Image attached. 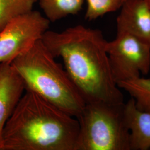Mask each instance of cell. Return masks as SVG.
<instances>
[{
	"label": "cell",
	"mask_w": 150,
	"mask_h": 150,
	"mask_svg": "<svg viewBox=\"0 0 150 150\" xmlns=\"http://www.w3.org/2000/svg\"><path fill=\"white\" fill-rule=\"evenodd\" d=\"M38 0H0V31L16 16L33 10Z\"/></svg>",
	"instance_id": "12"
},
{
	"label": "cell",
	"mask_w": 150,
	"mask_h": 150,
	"mask_svg": "<svg viewBox=\"0 0 150 150\" xmlns=\"http://www.w3.org/2000/svg\"><path fill=\"white\" fill-rule=\"evenodd\" d=\"M123 110L130 133L131 150L150 149V113L138 109L132 97L124 103Z\"/></svg>",
	"instance_id": "9"
},
{
	"label": "cell",
	"mask_w": 150,
	"mask_h": 150,
	"mask_svg": "<svg viewBox=\"0 0 150 150\" xmlns=\"http://www.w3.org/2000/svg\"><path fill=\"white\" fill-rule=\"evenodd\" d=\"M117 85L120 89H123L131 95L138 109L150 113V79L140 76L121 81Z\"/></svg>",
	"instance_id": "11"
},
{
	"label": "cell",
	"mask_w": 150,
	"mask_h": 150,
	"mask_svg": "<svg viewBox=\"0 0 150 150\" xmlns=\"http://www.w3.org/2000/svg\"><path fill=\"white\" fill-rule=\"evenodd\" d=\"M77 119L25 90L6 123L0 150H76Z\"/></svg>",
	"instance_id": "2"
},
{
	"label": "cell",
	"mask_w": 150,
	"mask_h": 150,
	"mask_svg": "<svg viewBox=\"0 0 150 150\" xmlns=\"http://www.w3.org/2000/svg\"><path fill=\"white\" fill-rule=\"evenodd\" d=\"M87 8L85 18L89 21L118 10L124 0H86Z\"/></svg>",
	"instance_id": "13"
},
{
	"label": "cell",
	"mask_w": 150,
	"mask_h": 150,
	"mask_svg": "<svg viewBox=\"0 0 150 150\" xmlns=\"http://www.w3.org/2000/svg\"><path fill=\"white\" fill-rule=\"evenodd\" d=\"M25 91L23 81L11 63H0V140Z\"/></svg>",
	"instance_id": "8"
},
{
	"label": "cell",
	"mask_w": 150,
	"mask_h": 150,
	"mask_svg": "<svg viewBox=\"0 0 150 150\" xmlns=\"http://www.w3.org/2000/svg\"><path fill=\"white\" fill-rule=\"evenodd\" d=\"M42 41L54 57H61L64 69L86 103H124L113 77L102 32L77 25L61 32L47 30Z\"/></svg>",
	"instance_id": "1"
},
{
	"label": "cell",
	"mask_w": 150,
	"mask_h": 150,
	"mask_svg": "<svg viewBox=\"0 0 150 150\" xmlns=\"http://www.w3.org/2000/svg\"><path fill=\"white\" fill-rule=\"evenodd\" d=\"M50 22L37 11L16 16L0 31V63H11L48 30Z\"/></svg>",
	"instance_id": "6"
},
{
	"label": "cell",
	"mask_w": 150,
	"mask_h": 150,
	"mask_svg": "<svg viewBox=\"0 0 150 150\" xmlns=\"http://www.w3.org/2000/svg\"><path fill=\"white\" fill-rule=\"evenodd\" d=\"M45 17L50 22L59 21L81 10L84 0H38Z\"/></svg>",
	"instance_id": "10"
},
{
	"label": "cell",
	"mask_w": 150,
	"mask_h": 150,
	"mask_svg": "<svg viewBox=\"0 0 150 150\" xmlns=\"http://www.w3.org/2000/svg\"><path fill=\"white\" fill-rule=\"evenodd\" d=\"M145 1H146V4H147V5L148 6V7H149V8L150 10V0H145Z\"/></svg>",
	"instance_id": "14"
},
{
	"label": "cell",
	"mask_w": 150,
	"mask_h": 150,
	"mask_svg": "<svg viewBox=\"0 0 150 150\" xmlns=\"http://www.w3.org/2000/svg\"><path fill=\"white\" fill-rule=\"evenodd\" d=\"M55 59L40 40L11 64L21 77L25 90L35 92L76 118L86 102L64 68Z\"/></svg>",
	"instance_id": "3"
},
{
	"label": "cell",
	"mask_w": 150,
	"mask_h": 150,
	"mask_svg": "<svg viewBox=\"0 0 150 150\" xmlns=\"http://www.w3.org/2000/svg\"><path fill=\"white\" fill-rule=\"evenodd\" d=\"M124 1H125V0H124Z\"/></svg>",
	"instance_id": "15"
},
{
	"label": "cell",
	"mask_w": 150,
	"mask_h": 150,
	"mask_svg": "<svg viewBox=\"0 0 150 150\" xmlns=\"http://www.w3.org/2000/svg\"><path fill=\"white\" fill-rule=\"evenodd\" d=\"M117 17V32L132 35L150 45V10L145 0H125Z\"/></svg>",
	"instance_id": "7"
},
{
	"label": "cell",
	"mask_w": 150,
	"mask_h": 150,
	"mask_svg": "<svg viewBox=\"0 0 150 150\" xmlns=\"http://www.w3.org/2000/svg\"><path fill=\"white\" fill-rule=\"evenodd\" d=\"M124 103H86L76 117L80 129L76 150H131Z\"/></svg>",
	"instance_id": "4"
},
{
	"label": "cell",
	"mask_w": 150,
	"mask_h": 150,
	"mask_svg": "<svg viewBox=\"0 0 150 150\" xmlns=\"http://www.w3.org/2000/svg\"><path fill=\"white\" fill-rule=\"evenodd\" d=\"M107 51L114 80L117 83L147 75L150 71V45L125 32L107 41Z\"/></svg>",
	"instance_id": "5"
}]
</instances>
